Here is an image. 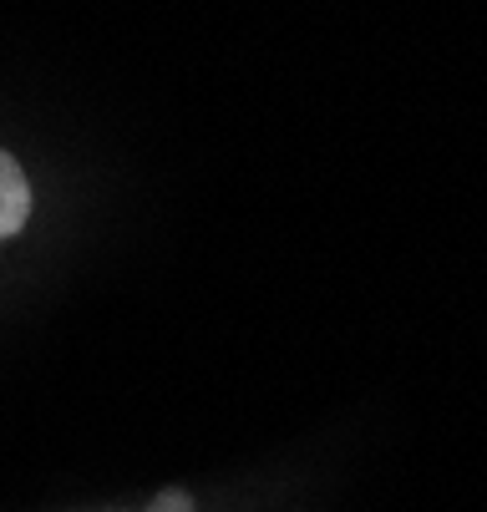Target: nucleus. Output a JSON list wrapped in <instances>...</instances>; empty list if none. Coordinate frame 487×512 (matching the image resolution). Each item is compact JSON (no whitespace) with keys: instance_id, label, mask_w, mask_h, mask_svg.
Here are the masks:
<instances>
[{"instance_id":"obj_1","label":"nucleus","mask_w":487,"mask_h":512,"mask_svg":"<svg viewBox=\"0 0 487 512\" xmlns=\"http://www.w3.org/2000/svg\"><path fill=\"white\" fill-rule=\"evenodd\" d=\"M31 218V183H26V168L0 148V244H6L11 234L26 229Z\"/></svg>"},{"instance_id":"obj_2","label":"nucleus","mask_w":487,"mask_h":512,"mask_svg":"<svg viewBox=\"0 0 487 512\" xmlns=\"http://www.w3.org/2000/svg\"><path fill=\"white\" fill-rule=\"evenodd\" d=\"M153 512H193V502H188V497H183V492H163V497H158V507H153Z\"/></svg>"}]
</instances>
